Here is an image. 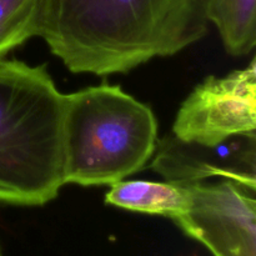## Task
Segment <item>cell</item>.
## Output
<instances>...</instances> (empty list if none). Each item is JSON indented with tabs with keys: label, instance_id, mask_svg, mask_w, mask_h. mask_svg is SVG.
<instances>
[{
	"label": "cell",
	"instance_id": "obj_3",
	"mask_svg": "<svg viewBox=\"0 0 256 256\" xmlns=\"http://www.w3.org/2000/svg\"><path fill=\"white\" fill-rule=\"evenodd\" d=\"M156 142L152 110L119 85L102 84L65 95V184L120 182L144 169Z\"/></svg>",
	"mask_w": 256,
	"mask_h": 256
},
{
	"label": "cell",
	"instance_id": "obj_2",
	"mask_svg": "<svg viewBox=\"0 0 256 256\" xmlns=\"http://www.w3.org/2000/svg\"><path fill=\"white\" fill-rule=\"evenodd\" d=\"M64 104L44 66L0 59V202L42 206L65 185Z\"/></svg>",
	"mask_w": 256,
	"mask_h": 256
},
{
	"label": "cell",
	"instance_id": "obj_10",
	"mask_svg": "<svg viewBox=\"0 0 256 256\" xmlns=\"http://www.w3.org/2000/svg\"><path fill=\"white\" fill-rule=\"evenodd\" d=\"M0 256H5V254H4V249H2V239H0Z\"/></svg>",
	"mask_w": 256,
	"mask_h": 256
},
{
	"label": "cell",
	"instance_id": "obj_1",
	"mask_svg": "<svg viewBox=\"0 0 256 256\" xmlns=\"http://www.w3.org/2000/svg\"><path fill=\"white\" fill-rule=\"evenodd\" d=\"M208 0H39L38 36L72 72H128L206 35Z\"/></svg>",
	"mask_w": 256,
	"mask_h": 256
},
{
	"label": "cell",
	"instance_id": "obj_6",
	"mask_svg": "<svg viewBox=\"0 0 256 256\" xmlns=\"http://www.w3.org/2000/svg\"><path fill=\"white\" fill-rule=\"evenodd\" d=\"M152 169L178 184L216 178L256 188V132L235 135L212 146L184 142L170 132L158 139Z\"/></svg>",
	"mask_w": 256,
	"mask_h": 256
},
{
	"label": "cell",
	"instance_id": "obj_8",
	"mask_svg": "<svg viewBox=\"0 0 256 256\" xmlns=\"http://www.w3.org/2000/svg\"><path fill=\"white\" fill-rule=\"evenodd\" d=\"M206 14L230 55L244 56L254 50L256 0H208Z\"/></svg>",
	"mask_w": 256,
	"mask_h": 256
},
{
	"label": "cell",
	"instance_id": "obj_7",
	"mask_svg": "<svg viewBox=\"0 0 256 256\" xmlns=\"http://www.w3.org/2000/svg\"><path fill=\"white\" fill-rule=\"evenodd\" d=\"M189 188L172 182L120 180L110 185L105 195L108 205L135 212L175 219L190 205Z\"/></svg>",
	"mask_w": 256,
	"mask_h": 256
},
{
	"label": "cell",
	"instance_id": "obj_5",
	"mask_svg": "<svg viewBox=\"0 0 256 256\" xmlns=\"http://www.w3.org/2000/svg\"><path fill=\"white\" fill-rule=\"evenodd\" d=\"M172 132L184 142L208 146L256 132V60L196 85L178 110Z\"/></svg>",
	"mask_w": 256,
	"mask_h": 256
},
{
	"label": "cell",
	"instance_id": "obj_9",
	"mask_svg": "<svg viewBox=\"0 0 256 256\" xmlns=\"http://www.w3.org/2000/svg\"><path fill=\"white\" fill-rule=\"evenodd\" d=\"M39 0H0V59L38 35Z\"/></svg>",
	"mask_w": 256,
	"mask_h": 256
},
{
	"label": "cell",
	"instance_id": "obj_4",
	"mask_svg": "<svg viewBox=\"0 0 256 256\" xmlns=\"http://www.w3.org/2000/svg\"><path fill=\"white\" fill-rule=\"evenodd\" d=\"M190 205L174 220L212 256H256V188L232 180L185 184Z\"/></svg>",
	"mask_w": 256,
	"mask_h": 256
}]
</instances>
